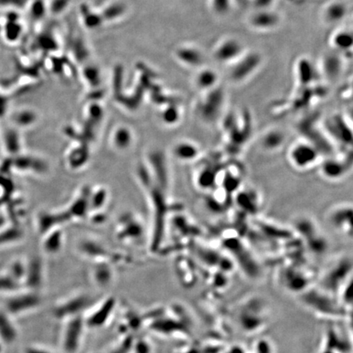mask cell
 Returning a JSON list of instances; mask_svg holds the SVG:
<instances>
[{
  "label": "cell",
  "mask_w": 353,
  "mask_h": 353,
  "mask_svg": "<svg viewBox=\"0 0 353 353\" xmlns=\"http://www.w3.org/2000/svg\"><path fill=\"white\" fill-rule=\"evenodd\" d=\"M226 103V92L218 84L211 90L204 92L197 105L199 116L204 122L212 124L217 121L223 113Z\"/></svg>",
  "instance_id": "6da1fadb"
},
{
  "label": "cell",
  "mask_w": 353,
  "mask_h": 353,
  "mask_svg": "<svg viewBox=\"0 0 353 353\" xmlns=\"http://www.w3.org/2000/svg\"><path fill=\"white\" fill-rule=\"evenodd\" d=\"M321 150L316 145L302 139L293 142L288 152V161L294 169L304 171L312 169L320 162Z\"/></svg>",
  "instance_id": "7a4b0ae2"
},
{
  "label": "cell",
  "mask_w": 353,
  "mask_h": 353,
  "mask_svg": "<svg viewBox=\"0 0 353 353\" xmlns=\"http://www.w3.org/2000/svg\"><path fill=\"white\" fill-rule=\"evenodd\" d=\"M263 61V56L259 52L245 50L240 58L229 65V78L236 83L248 80L259 71Z\"/></svg>",
  "instance_id": "3957f363"
},
{
  "label": "cell",
  "mask_w": 353,
  "mask_h": 353,
  "mask_svg": "<svg viewBox=\"0 0 353 353\" xmlns=\"http://www.w3.org/2000/svg\"><path fill=\"white\" fill-rule=\"evenodd\" d=\"M85 322L81 316L66 319L62 335V347L66 353H76L80 348Z\"/></svg>",
  "instance_id": "277c9868"
},
{
  "label": "cell",
  "mask_w": 353,
  "mask_h": 353,
  "mask_svg": "<svg viewBox=\"0 0 353 353\" xmlns=\"http://www.w3.org/2000/svg\"><path fill=\"white\" fill-rule=\"evenodd\" d=\"M241 41L233 37H226L217 42L212 49V58L217 63L231 65L245 53Z\"/></svg>",
  "instance_id": "5b68a950"
},
{
  "label": "cell",
  "mask_w": 353,
  "mask_h": 353,
  "mask_svg": "<svg viewBox=\"0 0 353 353\" xmlns=\"http://www.w3.org/2000/svg\"><path fill=\"white\" fill-rule=\"evenodd\" d=\"M282 21V17L278 12L273 10L257 9L256 12L252 13L248 19L250 27L259 31H269L279 26Z\"/></svg>",
  "instance_id": "8992f818"
},
{
  "label": "cell",
  "mask_w": 353,
  "mask_h": 353,
  "mask_svg": "<svg viewBox=\"0 0 353 353\" xmlns=\"http://www.w3.org/2000/svg\"><path fill=\"white\" fill-rule=\"evenodd\" d=\"M351 205H341L335 206L329 212V221L333 227L337 229L343 233H352L353 224H352Z\"/></svg>",
  "instance_id": "52a82bcc"
},
{
  "label": "cell",
  "mask_w": 353,
  "mask_h": 353,
  "mask_svg": "<svg viewBox=\"0 0 353 353\" xmlns=\"http://www.w3.org/2000/svg\"><path fill=\"white\" fill-rule=\"evenodd\" d=\"M321 72L326 79L335 81L340 76L344 69V61L337 51L328 52L321 58Z\"/></svg>",
  "instance_id": "ba28073f"
},
{
  "label": "cell",
  "mask_w": 353,
  "mask_h": 353,
  "mask_svg": "<svg viewBox=\"0 0 353 353\" xmlns=\"http://www.w3.org/2000/svg\"><path fill=\"white\" fill-rule=\"evenodd\" d=\"M88 302L89 299L86 296H73L58 305L56 307L54 313L57 317L61 319H68L73 316H79V313L88 306Z\"/></svg>",
  "instance_id": "9c48e42d"
},
{
  "label": "cell",
  "mask_w": 353,
  "mask_h": 353,
  "mask_svg": "<svg viewBox=\"0 0 353 353\" xmlns=\"http://www.w3.org/2000/svg\"><path fill=\"white\" fill-rule=\"evenodd\" d=\"M115 298H106L104 302H102L97 307V309L94 310V312L88 316L87 320L84 321L85 326L90 328H99L104 326L115 311Z\"/></svg>",
  "instance_id": "30bf717a"
},
{
  "label": "cell",
  "mask_w": 353,
  "mask_h": 353,
  "mask_svg": "<svg viewBox=\"0 0 353 353\" xmlns=\"http://www.w3.org/2000/svg\"><path fill=\"white\" fill-rule=\"evenodd\" d=\"M347 161H342L340 159H328L321 164V174L329 180H340L346 175L349 171V166L351 164H346Z\"/></svg>",
  "instance_id": "8fae6325"
},
{
  "label": "cell",
  "mask_w": 353,
  "mask_h": 353,
  "mask_svg": "<svg viewBox=\"0 0 353 353\" xmlns=\"http://www.w3.org/2000/svg\"><path fill=\"white\" fill-rule=\"evenodd\" d=\"M195 83L201 92H207L219 84V76L215 70L203 66L196 74Z\"/></svg>",
  "instance_id": "7c38bea8"
},
{
  "label": "cell",
  "mask_w": 353,
  "mask_h": 353,
  "mask_svg": "<svg viewBox=\"0 0 353 353\" xmlns=\"http://www.w3.org/2000/svg\"><path fill=\"white\" fill-rule=\"evenodd\" d=\"M179 60L191 67H201L206 62L203 52L196 46H183L177 51Z\"/></svg>",
  "instance_id": "4fadbf2b"
},
{
  "label": "cell",
  "mask_w": 353,
  "mask_h": 353,
  "mask_svg": "<svg viewBox=\"0 0 353 353\" xmlns=\"http://www.w3.org/2000/svg\"><path fill=\"white\" fill-rule=\"evenodd\" d=\"M295 74L299 86L307 87L316 78V68L307 58H300L296 63Z\"/></svg>",
  "instance_id": "5bb4252c"
},
{
  "label": "cell",
  "mask_w": 353,
  "mask_h": 353,
  "mask_svg": "<svg viewBox=\"0 0 353 353\" xmlns=\"http://www.w3.org/2000/svg\"><path fill=\"white\" fill-rule=\"evenodd\" d=\"M348 14V7L340 1H333L324 7L322 18L327 24H336L343 21Z\"/></svg>",
  "instance_id": "9a60e30c"
},
{
  "label": "cell",
  "mask_w": 353,
  "mask_h": 353,
  "mask_svg": "<svg viewBox=\"0 0 353 353\" xmlns=\"http://www.w3.org/2000/svg\"><path fill=\"white\" fill-rule=\"evenodd\" d=\"M40 298L35 293H27L23 295L17 296L12 298L8 302V309L12 312H25L30 309H34L40 304Z\"/></svg>",
  "instance_id": "2e32d148"
},
{
  "label": "cell",
  "mask_w": 353,
  "mask_h": 353,
  "mask_svg": "<svg viewBox=\"0 0 353 353\" xmlns=\"http://www.w3.org/2000/svg\"><path fill=\"white\" fill-rule=\"evenodd\" d=\"M353 35L348 30H338L330 38V44L335 51H349L353 46Z\"/></svg>",
  "instance_id": "e0dca14e"
},
{
  "label": "cell",
  "mask_w": 353,
  "mask_h": 353,
  "mask_svg": "<svg viewBox=\"0 0 353 353\" xmlns=\"http://www.w3.org/2000/svg\"><path fill=\"white\" fill-rule=\"evenodd\" d=\"M284 137L279 130H270L264 135L263 143L264 147L268 150H277L283 145Z\"/></svg>",
  "instance_id": "ac0fdd59"
},
{
  "label": "cell",
  "mask_w": 353,
  "mask_h": 353,
  "mask_svg": "<svg viewBox=\"0 0 353 353\" xmlns=\"http://www.w3.org/2000/svg\"><path fill=\"white\" fill-rule=\"evenodd\" d=\"M209 6L215 15L226 16L232 8V0H209Z\"/></svg>",
  "instance_id": "d6986e66"
},
{
  "label": "cell",
  "mask_w": 353,
  "mask_h": 353,
  "mask_svg": "<svg viewBox=\"0 0 353 353\" xmlns=\"http://www.w3.org/2000/svg\"><path fill=\"white\" fill-rule=\"evenodd\" d=\"M0 335L7 343H12L16 339V332L6 316L0 313Z\"/></svg>",
  "instance_id": "ffe728a7"
},
{
  "label": "cell",
  "mask_w": 353,
  "mask_h": 353,
  "mask_svg": "<svg viewBox=\"0 0 353 353\" xmlns=\"http://www.w3.org/2000/svg\"><path fill=\"white\" fill-rule=\"evenodd\" d=\"M178 156L182 159H196V157L198 156L200 150L198 146L195 143L192 142H186V143H182L178 147Z\"/></svg>",
  "instance_id": "44dd1931"
},
{
  "label": "cell",
  "mask_w": 353,
  "mask_h": 353,
  "mask_svg": "<svg viewBox=\"0 0 353 353\" xmlns=\"http://www.w3.org/2000/svg\"><path fill=\"white\" fill-rule=\"evenodd\" d=\"M112 274L109 268H100L94 273V281L100 286H106L111 284Z\"/></svg>",
  "instance_id": "7402d4cb"
},
{
  "label": "cell",
  "mask_w": 353,
  "mask_h": 353,
  "mask_svg": "<svg viewBox=\"0 0 353 353\" xmlns=\"http://www.w3.org/2000/svg\"><path fill=\"white\" fill-rule=\"evenodd\" d=\"M275 0H252L253 4L257 9H268L270 8Z\"/></svg>",
  "instance_id": "603a6c76"
},
{
  "label": "cell",
  "mask_w": 353,
  "mask_h": 353,
  "mask_svg": "<svg viewBox=\"0 0 353 353\" xmlns=\"http://www.w3.org/2000/svg\"><path fill=\"white\" fill-rule=\"evenodd\" d=\"M16 287V282L10 278H0V289H14Z\"/></svg>",
  "instance_id": "cb8c5ba5"
},
{
  "label": "cell",
  "mask_w": 353,
  "mask_h": 353,
  "mask_svg": "<svg viewBox=\"0 0 353 353\" xmlns=\"http://www.w3.org/2000/svg\"><path fill=\"white\" fill-rule=\"evenodd\" d=\"M7 146L10 151L16 150V136L14 134H8L7 136Z\"/></svg>",
  "instance_id": "d4e9b609"
},
{
  "label": "cell",
  "mask_w": 353,
  "mask_h": 353,
  "mask_svg": "<svg viewBox=\"0 0 353 353\" xmlns=\"http://www.w3.org/2000/svg\"><path fill=\"white\" fill-rule=\"evenodd\" d=\"M26 353H53L48 349H41V348H31L28 349Z\"/></svg>",
  "instance_id": "484cf974"
},
{
  "label": "cell",
  "mask_w": 353,
  "mask_h": 353,
  "mask_svg": "<svg viewBox=\"0 0 353 353\" xmlns=\"http://www.w3.org/2000/svg\"><path fill=\"white\" fill-rule=\"evenodd\" d=\"M2 218H1V217H0V226H1V225H2Z\"/></svg>",
  "instance_id": "4316f807"
}]
</instances>
